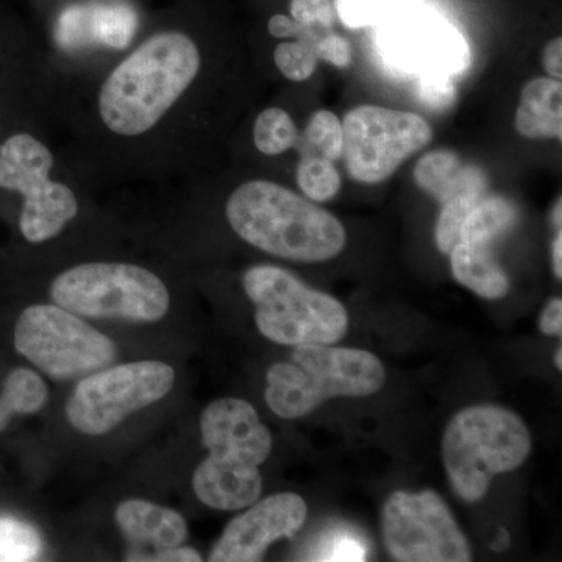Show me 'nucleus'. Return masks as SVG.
<instances>
[{
	"label": "nucleus",
	"instance_id": "16",
	"mask_svg": "<svg viewBox=\"0 0 562 562\" xmlns=\"http://www.w3.org/2000/svg\"><path fill=\"white\" fill-rule=\"evenodd\" d=\"M116 522L132 541L149 543L155 549L179 547L188 538L187 522L179 513L149 502L121 503Z\"/></svg>",
	"mask_w": 562,
	"mask_h": 562
},
{
	"label": "nucleus",
	"instance_id": "6",
	"mask_svg": "<svg viewBox=\"0 0 562 562\" xmlns=\"http://www.w3.org/2000/svg\"><path fill=\"white\" fill-rule=\"evenodd\" d=\"M244 291L255 305L262 336L281 346H312L341 341L349 316L341 302L312 290L277 266H255L244 273Z\"/></svg>",
	"mask_w": 562,
	"mask_h": 562
},
{
	"label": "nucleus",
	"instance_id": "19",
	"mask_svg": "<svg viewBox=\"0 0 562 562\" xmlns=\"http://www.w3.org/2000/svg\"><path fill=\"white\" fill-rule=\"evenodd\" d=\"M517 209L505 198H490L476 203L462 225L461 243L487 246L516 224Z\"/></svg>",
	"mask_w": 562,
	"mask_h": 562
},
{
	"label": "nucleus",
	"instance_id": "42",
	"mask_svg": "<svg viewBox=\"0 0 562 562\" xmlns=\"http://www.w3.org/2000/svg\"><path fill=\"white\" fill-rule=\"evenodd\" d=\"M554 364H557V368L562 369V347H558L557 353H554Z\"/></svg>",
	"mask_w": 562,
	"mask_h": 562
},
{
	"label": "nucleus",
	"instance_id": "4",
	"mask_svg": "<svg viewBox=\"0 0 562 562\" xmlns=\"http://www.w3.org/2000/svg\"><path fill=\"white\" fill-rule=\"evenodd\" d=\"M386 372L371 351L297 346L291 362L268 371L266 403L283 419H299L335 397H369L382 390Z\"/></svg>",
	"mask_w": 562,
	"mask_h": 562
},
{
	"label": "nucleus",
	"instance_id": "32",
	"mask_svg": "<svg viewBox=\"0 0 562 562\" xmlns=\"http://www.w3.org/2000/svg\"><path fill=\"white\" fill-rule=\"evenodd\" d=\"M316 54L319 60L331 63L339 69L347 68L351 61V50L347 40L330 31L325 32L317 40Z\"/></svg>",
	"mask_w": 562,
	"mask_h": 562
},
{
	"label": "nucleus",
	"instance_id": "36",
	"mask_svg": "<svg viewBox=\"0 0 562 562\" xmlns=\"http://www.w3.org/2000/svg\"><path fill=\"white\" fill-rule=\"evenodd\" d=\"M13 414H22L21 403L14 394L9 382L3 383V391L0 394V431L9 425Z\"/></svg>",
	"mask_w": 562,
	"mask_h": 562
},
{
	"label": "nucleus",
	"instance_id": "29",
	"mask_svg": "<svg viewBox=\"0 0 562 562\" xmlns=\"http://www.w3.org/2000/svg\"><path fill=\"white\" fill-rule=\"evenodd\" d=\"M369 547L355 531L333 532L321 552L313 560L319 561H366Z\"/></svg>",
	"mask_w": 562,
	"mask_h": 562
},
{
	"label": "nucleus",
	"instance_id": "38",
	"mask_svg": "<svg viewBox=\"0 0 562 562\" xmlns=\"http://www.w3.org/2000/svg\"><path fill=\"white\" fill-rule=\"evenodd\" d=\"M384 7H386L390 18L394 14L401 13V11L414 9V7L422 5L424 0H382Z\"/></svg>",
	"mask_w": 562,
	"mask_h": 562
},
{
	"label": "nucleus",
	"instance_id": "17",
	"mask_svg": "<svg viewBox=\"0 0 562 562\" xmlns=\"http://www.w3.org/2000/svg\"><path fill=\"white\" fill-rule=\"evenodd\" d=\"M516 128L525 138L562 139V83L535 79L525 85L516 113Z\"/></svg>",
	"mask_w": 562,
	"mask_h": 562
},
{
	"label": "nucleus",
	"instance_id": "20",
	"mask_svg": "<svg viewBox=\"0 0 562 562\" xmlns=\"http://www.w3.org/2000/svg\"><path fill=\"white\" fill-rule=\"evenodd\" d=\"M138 27V16L124 3H94L91 5L90 29L92 43L124 49L131 44Z\"/></svg>",
	"mask_w": 562,
	"mask_h": 562
},
{
	"label": "nucleus",
	"instance_id": "39",
	"mask_svg": "<svg viewBox=\"0 0 562 562\" xmlns=\"http://www.w3.org/2000/svg\"><path fill=\"white\" fill-rule=\"evenodd\" d=\"M553 272L558 280L562 279V233L558 231L557 238L553 241L552 250Z\"/></svg>",
	"mask_w": 562,
	"mask_h": 562
},
{
	"label": "nucleus",
	"instance_id": "13",
	"mask_svg": "<svg viewBox=\"0 0 562 562\" xmlns=\"http://www.w3.org/2000/svg\"><path fill=\"white\" fill-rule=\"evenodd\" d=\"M383 541L401 562H468L471 546L441 495L397 491L383 506Z\"/></svg>",
	"mask_w": 562,
	"mask_h": 562
},
{
	"label": "nucleus",
	"instance_id": "23",
	"mask_svg": "<svg viewBox=\"0 0 562 562\" xmlns=\"http://www.w3.org/2000/svg\"><path fill=\"white\" fill-rule=\"evenodd\" d=\"M41 552L43 539L32 525L0 517V562L35 561Z\"/></svg>",
	"mask_w": 562,
	"mask_h": 562
},
{
	"label": "nucleus",
	"instance_id": "34",
	"mask_svg": "<svg viewBox=\"0 0 562 562\" xmlns=\"http://www.w3.org/2000/svg\"><path fill=\"white\" fill-rule=\"evenodd\" d=\"M539 328L550 336H561L562 333V301L560 297L549 302L539 319Z\"/></svg>",
	"mask_w": 562,
	"mask_h": 562
},
{
	"label": "nucleus",
	"instance_id": "26",
	"mask_svg": "<svg viewBox=\"0 0 562 562\" xmlns=\"http://www.w3.org/2000/svg\"><path fill=\"white\" fill-rule=\"evenodd\" d=\"M306 139L327 160L335 161L342 157V122L331 111L322 110L314 114L306 128Z\"/></svg>",
	"mask_w": 562,
	"mask_h": 562
},
{
	"label": "nucleus",
	"instance_id": "18",
	"mask_svg": "<svg viewBox=\"0 0 562 562\" xmlns=\"http://www.w3.org/2000/svg\"><path fill=\"white\" fill-rule=\"evenodd\" d=\"M453 277L479 297L501 299L508 294L509 279L491 257L486 246L458 243L450 251Z\"/></svg>",
	"mask_w": 562,
	"mask_h": 562
},
{
	"label": "nucleus",
	"instance_id": "30",
	"mask_svg": "<svg viewBox=\"0 0 562 562\" xmlns=\"http://www.w3.org/2000/svg\"><path fill=\"white\" fill-rule=\"evenodd\" d=\"M91 5H72L63 11L58 22V41L65 47L92 43L90 29Z\"/></svg>",
	"mask_w": 562,
	"mask_h": 562
},
{
	"label": "nucleus",
	"instance_id": "41",
	"mask_svg": "<svg viewBox=\"0 0 562 562\" xmlns=\"http://www.w3.org/2000/svg\"><path fill=\"white\" fill-rule=\"evenodd\" d=\"M561 211H562L561 199H558L557 205H554L553 214H552L553 225H554V227L558 228V231H561V224H562Z\"/></svg>",
	"mask_w": 562,
	"mask_h": 562
},
{
	"label": "nucleus",
	"instance_id": "28",
	"mask_svg": "<svg viewBox=\"0 0 562 562\" xmlns=\"http://www.w3.org/2000/svg\"><path fill=\"white\" fill-rule=\"evenodd\" d=\"M417 99L425 109L447 111L457 101L453 79L446 74H422L417 77Z\"/></svg>",
	"mask_w": 562,
	"mask_h": 562
},
{
	"label": "nucleus",
	"instance_id": "10",
	"mask_svg": "<svg viewBox=\"0 0 562 562\" xmlns=\"http://www.w3.org/2000/svg\"><path fill=\"white\" fill-rule=\"evenodd\" d=\"M176 382V372L160 361H138L92 373L77 384L66 414L85 435L99 436L116 428L125 417L161 401Z\"/></svg>",
	"mask_w": 562,
	"mask_h": 562
},
{
	"label": "nucleus",
	"instance_id": "1",
	"mask_svg": "<svg viewBox=\"0 0 562 562\" xmlns=\"http://www.w3.org/2000/svg\"><path fill=\"white\" fill-rule=\"evenodd\" d=\"M201 52L190 36H151L113 69L99 95L103 124L121 136L154 128L201 70Z\"/></svg>",
	"mask_w": 562,
	"mask_h": 562
},
{
	"label": "nucleus",
	"instance_id": "33",
	"mask_svg": "<svg viewBox=\"0 0 562 562\" xmlns=\"http://www.w3.org/2000/svg\"><path fill=\"white\" fill-rule=\"evenodd\" d=\"M128 561H155V562H201V554L187 547H168V549H155V552H133L128 554Z\"/></svg>",
	"mask_w": 562,
	"mask_h": 562
},
{
	"label": "nucleus",
	"instance_id": "25",
	"mask_svg": "<svg viewBox=\"0 0 562 562\" xmlns=\"http://www.w3.org/2000/svg\"><path fill=\"white\" fill-rule=\"evenodd\" d=\"M479 202L480 198L475 195L462 194L442 203V211L436 224V244L442 254H450L453 247L461 243L462 225Z\"/></svg>",
	"mask_w": 562,
	"mask_h": 562
},
{
	"label": "nucleus",
	"instance_id": "27",
	"mask_svg": "<svg viewBox=\"0 0 562 562\" xmlns=\"http://www.w3.org/2000/svg\"><path fill=\"white\" fill-rule=\"evenodd\" d=\"M333 5L349 29L376 27L390 18L382 0H335Z\"/></svg>",
	"mask_w": 562,
	"mask_h": 562
},
{
	"label": "nucleus",
	"instance_id": "40",
	"mask_svg": "<svg viewBox=\"0 0 562 562\" xmlns=\"http://www.w3.org/2000/svg\"><path fill=\"white\" fill-rule=\"evenodd\" d=\"M509 546V535L505 528H501V536L495 539V542L492 543V550H497V552H503V550L508 549Z\"/></svg>",
	"mask_w": 562,
	"mask_h": 562
},
{
	"label": "nucleus",
	"instance_id": "35",
	"mask_svg": "<svg viewBox=\"0 0 562 562\" xmlns=\"http://www.w3.org/2000/svg\"><path fill=\"white\" fill-rule=\"evenodd\" d=\"M543 68L553 77L561 80L562 77V40L554 38L547 44L542 54Z\"/></svg>",
	"mask_w": 562,
	"mask_h": 562
},
{
	"label": "nucleus",
	"instance_id": "12",
	"mask_svg": "<svg viewBox=\"0 0 562 562\" xmlns=\"http://www.w3.org/2000/svg\"><path fill=\"white\" fill-rule=\"evenodd\" d=\"M376 49L384 65L408 74L460 76L471 66V47L457 27L424 3L376 25Z\"/></svg>",
	"mask_w": 562,
	"mask_h": 562
},
{
	"label": "nucleus",
	"instance_id": "11",
	"mask_svg": "<svg viewBox=\"0 0 562 562\" xmlns=\"http://www.w3.org/2000/svg\"><path fill=\"white\" fill-rule=\"evenodd\" d=\"M342 135L347 171L366 184L390 179L432 138L430 124L419 114L376 105L350 110L344 117Z\"/></svg>",
	"mask_w": 562,
	"mask_h": 562
},
{
	"label": "nucleus",
	"instance_id": "3",
	"mask_svg": "<svg viewBox=\"0 0 562 562\" xmlns=\"http://www.w3.org/2000/svg\"><path fill=\"white\" fill-rule=\"evenodd\" d=\"M201 431L210 454L192 476L199 501L221 512L254 505L262 491L258 468L272 450L257 409L241 398H220L203 412Z\"/></svg>",
	"mask_w": 562,
	"mask_h": 562
},
{
	"label": "nucleus",
	"instance_id": "14",
	"mask_svg": "<svg viewBox=\"0 0 562 562\" xmlns=\"http://www.w3.org/2000/svg\"><path fill=\"white\" fill-rule=\"evenodd\" d=\"M301 495L281 492L251 506L222 532L210 554L213 562L261 561L266 550L281 538H292L306 520Z\"/></svg>",
	"mask_w": 562,
	"mask_h": 562
},
{
	"label": "nucleus",
	"instance_id": "31",
	"mask_svg": "<svg viewBox=\"0 0 562 562\" xmlns=\"http://www.w3.org/2000/svg\"><path fill=\"white\" fill-rule=\"evenodd\" d=\"M291 16L297 24L330 31L336 10L331 0H292Z\"/></svg>",
	"mask_w": 562,
	"mask_h": 562
},
{
	"label": "nucleus",
	"instance_id": "22",
	"mask_svg": "<svg viewBox=\"0 0 562 562\" xmlns=\"http://www.w3.org/2000/svg\"><path fill=\"white\" fill-rule=\"evenodd\" d=\"M254 143L265 155H280L297 143V127L290 113L281 109L261 111L255 121Z\"/></svg>",
	"mask_w": 562,
	"mask_h": 562
},
{
	"label": "nucleus",
	"instance_id": "2",
	"mask_svg": "<svg viewBox=\"0 0 562 562\" xmlns=\"http://www.w3.org/2000/svg\"><path fill=\"white\" fill-rule=\"evenodd\" d=\"M227 220L244 241L284 260H331L346 247L341 222L327 210L269 180H251L233 192Z\"/></svg>",
	"mask_w": 562,
	"mask_h": 562
},
{
	"label": "nucleus",
	"instance_id": "9",
	"mask_svg": "<svg viewBox=\"0 0 562 562\" xmlns=\"http://www.w3.org/2000/svg\"><path fill=\"white\" fill-rule=\"evenodd\" d=\"M52 151L31 133H13L0 143V190L24 198L20 227L29 243L55 238L79 213L76 194L50 180Z\"/></svg>",
	"mask_w": 562,
	"mask_h": 562
},
{
	"label": "nucleus",
	"instance_id": "37",
	"mask_svg": "<svg viewBox=\"0 0 562 562\" xmlns=\"http://www.w3.org/2000/svg\"><path fill=\"white\" fill-rule=\"evenodd\" d=\"M268 31L276 38H295L299 24L292 18L284 16V14H273L268 22Z\"/></svg>",
	"mask_w": 562,
	"mask_h": 562
},
{
	"label": "nucleus",
	"instance_id": "24",
	"mask_svg": "<svg viewBox=\"0 0 562 562\" xmlns=\"http://www.w3.org/2000/svg\"><path fill=\"white\" fill-rule=\"evenodd\" d=\"M297 183L310 201L327 202L341 190L342 180L333 161L324 157H308L299 166Z\"/></svg>",
	"mask_w": 562,
	"mask_h": 562
},
{
	"label": "nucleus",
	"instance_id": "21",
	"mask_svg": "<svg viewBox=\"0 0 562 562\" xmlns=\"http://www.w3.org/2000/svg\"><path fill=\"white\" fill-rule=\"evenodd\" d=\"M325 32H328L327 29L306 27L299 24V32L295 35L297 41L281 43L277 46L273 60L288 80L305 81L313 76L319 61L316 43Z\"/></svg>",
	"mask_w": 562,
	"mask_h": 562
},
{
	"label": "nucleus",
	"instance_id": "15",
	"mask_svg": "<svg viewBox=\"0 0 562 562\" xmlns=\"http://www.w3.org/2000/svg\"><path fill=\"white\" fill-rule=\"evenodd\" d=\"M414 180L422 191L441 203L462 194L482 199L486 188L479 168L462 165L457 151L446 149L424 155L414 169Z\"/></svg>",
	"mask_w": 562,
	"mask_h": 562
},
{
	"label": "nucleus",
	"instance_id": "8",
	"mask_svg": "<svg viewBox=\"0 0 562 562\" xmlns=\"http://www.w3.org/2000/svg\"><path fill=\"white\" fill-rule=\"evenodd\" d=\"M14 347L52 379L101 371L117 358L116 344L77 314L54 305H33L14 328Z\"/></svg>",
	"mask_w": 562,
	"mask_h": 562
},
{
	"label": "nucleus",
	"instance_id": "7",
	"mask_svg": "<svg viewBox=\"0 0 562 562\" xmlns=\"http://www.w3.org/2000/svg\"><path fill=\"white\" fill-rule=\"evenodd\" d=\"M50 295L77 316L155 322L169 310L166 284L147 269L122 262H90L68 269L54 280Z\"/></svg>",
	"mask_w": 562,
	"mask_h": 562
},
{
	"label": "nucleus",
	"instance_id": "5",
	"mask_svg": "<svg viewBox=\"0 0 562 562\" xmlns=\"http://www.w3.org/2000/svg\"><path fill=\"white\" fill-rule=\"evenodd\" d=\"M531 436L517 414L497 405L462 409L447 425L442 458L454 494L464 502L484 498L492 479L527 461Z\"/></svg>",
	"mask_w": 562,
	"mask_h": 562
}]
</instances>
